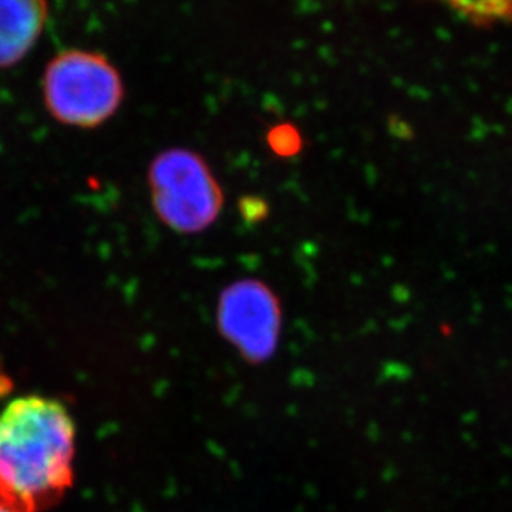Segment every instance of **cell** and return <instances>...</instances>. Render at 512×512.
I'll return each instance as SVG.
<instances>
[{
    "mask_svg": "<svg viewBox=\"0 0 512 512\" xmlns=\"http://www.w3.org/2000/svg\"><path fill=\"white\" fill-rule=\"evenodd\" d=\"M75 425L52 398H15L0 410V498L22 512L57 503L72 486Z\"/></svg>",
    "mask_w": 512,
    "mask_h": 512,
    "instance_id": "obj_1",
    "label": "cell"
},
{
    "mask_svg": "<svg viewBox=\"0 0 512 512\" xmlns=\"http://www.w3.org/2000/svg\"><path fill=\"white\" fill-rule=\"evenodd\" d=\"M123 97L120 72L105 55L65 50L45 68V105L63 125L100 126L115 115Z\"/></svg>",
    "mask_w": 512,
    "mask_h": 512,
    "instance_id": "obj_2",
    "label": "cell"
},
{
    "mask_svg": "<svg viewBox=\"0 0 512 512\" xmlns=\"http://www.w3.org/2000/svg\"><path fill=\"white\" fill-rule=\"evenodd\" d=\"M148 184L155 213L176 232L208 229L223 208V193L206 161L184 148L156 156L148 170Z\"/></svg>",
    "mask_w": 512,
    "mask_h": 512,
    "instance_id": "obj_3",
    "label": "cell"
},
{
    "mask_svg": "<svg viewBox=\"0 0 512 512\" xmlns=\"http://www.w3.org/2000/svg\"><path fill=\"white\" fill-rule=\"evenodd\" d=\"M221 334L249 362H266L276 353L281 335L279 300L266 284L242 279L221 292L218 304Z\"/></svg>",
    "mask_w": 512,
    "mask_h": 512,
    "instance_id": "obj_4",
    "label": "cell"
},
{
    "mask_svg": "<svg viewBox=\"0 0 512 512\" xmlns=\"http://www.w3.org/2000/svg\"><path fill=\"white\" fill-rule=\"evenodd\" d=\"M49 7L40 0H0V68L12 67L39 40Z\"/></svg>",
    "mask_w": 512,
    "mask_h": 512,
    "instance_id": "obj_5",
    "label": "cell"
},
{
    "mask_svg": "<svg viewBox=\"0 0 512 512\" xmlns=\"http://www.w3.org/2000/svg\"><path fill=\"white\" fill-rule=\"evenodd\" d=\"M269 141H271L272 150L279 155H294L300 148L299 135L290 126H279L276 130H272Z\"/></svg>",
    "mask_w": 512,
    "mask_h": 512,
    "instance_id": "obj_6",
    "label": "cell"
},
{
    "mask_svg": "<svg viewBox=\"0 0 512 512\" xmlns=\"http://www.w3.org/2000/svg\"><path fill=\"white\" fill-rule=\"evenodd\" d=\"M246 203L247 208H242V214H244V218H246L249 223L261 221V219L266 216V204L262 203V201H257V199H247Z\"/></svg>",
    "mask_w": 512,
    "mask_h": 512,
    "instance_id": "obj_7",
    "label": "cell"
},
{
    "mask_svg": "<svg viewBox=\"0 0 512 512\" xmlns=\"http://www.w3.org/2000/svg\"><path fill=\"white\" fill-rule=\"evenodd\" d=\"M0 512H22L20 509L15 508L12 504L7 503L5 499L0 498Z\"/></svg>",
    "mask_w": 512,
    "mask_h": 512,
    "instance_id": "obj_8",
    "label": "cell"
}]
</instances>
